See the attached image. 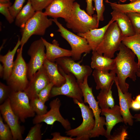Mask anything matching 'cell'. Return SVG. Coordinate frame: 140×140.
Instances as JSON below:
<instances>
[{
  "label": "cell",
  "instance_id": "obj_34",
  "mask_svg": "<svg viewBox=\"0 0 140 140\" xmlns=\"http://www.w3.org/2000/svg\"><path fill=\"white\" fill-rule=\"evenodd\" d=\"M11 5L12 3L10 2L6 3H0V12L4 16L10 24L13 23L14 19L9 10V7Z\"/></svg>",
  "mask_w": 140,
  "mask_h": 140
},
{
  "label": "cell",
  "instance_id": "obj_18",
  "mask_svg": "<svg viewBox=\"0 0 140 140\" xmlns=\"http://www.w3.org/2000/svg\"><path fill=\"white\" fill-rule=\"evenodd\" d=\"M101 115L105 117V125L106 127L105 136L109 140L111 136V132L114 126L119 123L124 122L123 120L121 112L120 106L115 105L111 108L101 110Z\"/></svg>",
  "mask_w": 140,
  "mask_h": 140
},
{
  "label": "cell",
  "instance_id": "obj_8",
  "mask_svg": "<svg viewBox=\"0 0 140 140\" xmlns=\"http://www.w3.org/2000/svg\"><path fill=\"white\" fill-rule=\"evenodd\" d=\"M53 20L58 28L57 31L70 45L72 53L71 57L75 61L79 60L82 54H87L90 53L92 49L85 38L68 30L58 21L57 18L53 19Z\"/></svg>",
  "mask_w": 140,
  "mask_h": 140
},
{
  "label": "cell",
  "instance_id": "obj_9",
  "mask_svg": "<svg viewBox=\"0 0 140 140\" xmlns=\"http://www.w3.org/2000/svg\"><path fill=\"white\" fill-rule=\"evenodd\" d=\"M60 73L66 79V82L60 87L54 86L51 91L50 98L64 95L83 102V93L75 76L71 73H66L59 68Z\"/></svg>",
  "mask_w": 140,
  "mask_h": 140
},
{
  "label": "cell",
  "instance_id": "obj_25",
  "mask_svg": "<svg viewBox=\"0 0 140 140\" xmlns=\"http://www.w3.org/2000/svg\"><path fill=\"white\" fill-rule=\"evenodd\" d=\"M20 43V40L19 38L15 46L12 50H9L4 55H0V61L2 63L4 69L3 78L6 81L11 74L14 62L13 61L14 57Z\"/></svg>",
  "mask_w": 140,
  "mask_h": 140
},
{
  "label": "cell",
  "instance_id": "obj_31",
  "mask_svg": "<svg viewBox=\"0 0 140 140\" xmlns=\"http://www.w3.org/2000/svg\"><path fill=\"white\" fill-rule=\"evenodd\" d=\"M0 115V140H13L12 134L9 125L3 122L2 116Z\"/></svg>",
  "mask_w": 140,
  "mask_h": 140
},
{
  "label": "cell",
  "instance_id": "obj_23",
  "mask_svg": "<svg viewBox=\"0 0 140 140\" xmlns=\"http://www.w3.org/2000/svg\"><path fill=\"white\" fill-rule=\"evenodd\" d=\"M115 64V58L105 57L96 51H92L90 64L92 68L109 72L114 69Z\"/></svg>",
  "mask_w": 140,
  "mask_h": 140
},
{
  "label": "cell",
  "instance_id": "obj_5",
  "mask_svg": "<svg viewBox=\"0 0 140 140\" xmlns=\"http://www.w3.org/2000/svg\"><path fill=\"white\" fill-rule=\"evenodd\" d=\"M123 37L116 22H114L107 28L102 41L95 51L105 57L112 58L115 52L119 51Z\"/></svg>",
  "mask_w": 140,
  "mask_h": 140
},
{
  "label": "cell",
  "instance_id": "obj_28",
  "mask_svg": "<svg viewBox=\"0 0 140 140\" xmlns=\"http://www.w3.org/2000/svg\"><path fill=\"white\" fill-rule=\"evenodd\" d=\"M108 3L113 10L125 13L132 12L140 13V0L126 4H120L116 2H112L108 0L105 1Z\"/></svg>",
  "mask_w": 140,
  "mask_h": 140
},
{
  "label": "cell",
  "instance_id": "obj_30",
  "mask_svg": "<svg viewBox=\"0 0 140 140\" xmlns=\"http://www.w3.org/2000/svg\"><path fill=\"white\" fill-rule=\"evenodd\" d=\"M30 104L32 109L37 115H44L48 111L47 106L38 97L30 100Z\"/></svg>",
  "mask_w": 140,
  "mask_h": 140
},
{
  "label": "cell",
  "instance_id": "obj_38",
  "mask_svg": "<svg viewBox=\"0 0 140 140\" xmlns=\"http://www.w3.org/2000/svg\"><path fill=\"white\" fill-rule=\"evenodd\" d=\"M12 90L8 85L0 82V103H3L9 97Z\"/></svg>",
  "mask_w": 140,
  "mask_h": 140
},
{
  "label": "cell",
  "instance_id": "obj_26",
  "mask_svg": "<svg viewBox=\"0 0 140 140\" xmlns=\"http://www.w3.org/2000/svg\"><path fill=\"white\" fill-rule=\"evenodd\" d=\"M36 11L29 0L23 7L15 18V23L17 26L23 28L26 23L34 15Z\"/></svg>",
  "mask_w": 140,
  "mask_h": 140
},
{
  "label": "cell",
  "instance_id": "obj_40",
  "mask_svg": "<svg viewBox=\"0 0 140 140\" xmlns=\"http://www.w3.org/2000/svg\"><path fill=\"white\" fill-rule=\"evenodd\" d=\"M25 1V0H15L13 4L9 7L10 13L14 19L23 8Z\"/></svg>",
  "mask_w": 140,
  "mask_h": 140
},
{
  "label": "cell",
  "instance_id": "obj_20",
  "mask_svg": "<svg viewBox=\"0 0 140 140\" xmlns=\"http://www.w3.org/2000/svg\"><path fill=\"white\" fill-rule=\"evenodd\" d=\"M46 49V59L53 62L58 58L64 57H71L72 53L71 50L62 48L59 46L58 41L55 39L51 43L45 39L41 37Z\"/></svg>",
  "mask_w": 140,
  "mask_h": 140
},
{
  "label": "cell",
  "instance_id": "obj_51",
  "mask_svg": "<svg viewBox=\"0 0 140 140\" xmlns=\"http://www.w3.org/2000/svg\"><path fill=\"white\" fill-rule=\"evenodd\" d=\"M74 1L75 0H73Z\"/></svg>",
  "mask_w": 140,
  "mask_h": 140
},
{
  "label": "cell",
  "instance_id": "obj_32",
  "mask_svg": "<svg viewBox=\"0 0 140 140\" xmlns=\"http://www.w3.org/2000/svg\"><path fill=\"white\" fill-rule=\"evenodd\" d=\"M37 123L31 127L24 140H41L42 138L41 128L42 124Z\"/></svg>",
  "mask_w": 140,
  "mask_h": 140
},
{
  "label": "cell",
  "instance_id": "obj_36",
  "mask_svg": "<svg viewBox=\"0 0 140 140\" xmlns=\"http://www.w3.org/2000/svg\"><path fill=\"white\" fill-rule=\"evenodd\" d=\"M54 86V83L50 82L38 94V98L44 103L48 100L51 91Z\"/></svg>",
  "mask_w": 140,
  "mask_h": 140
},
{
  "label": "cell",
  "instance_id": "obj_27",
  "mask_svg": "<svg viewBox=\"0 0 140 140\" xmlns=\"http://www.w3.org/2000/svg\"><path fill=\"white\" fill-rule=\"evenodd\" d=\"M122 43L131 50L137 56V64L140 66V33L135 34L129 36L123 37Z\"/></svg>",
  "mask_w": 140,
  "mask_h": 140
},
{
  "label": "cell",
  "instance_id": "obj_29",
  "mask_svg": "<svg viewBox=\"0 0 140 140\" xmlns=\"http://www.w3.org/2000/svg\"><path fill=\"white\" fill-rule=\"evenodd\" d=\"M111 89L101 90L97 96L99 106L101 110L111 108L115 106Z\"/></svg>",
  "mask_w": 140,
  "mask_h": 140
},
{
  "label": "cell",
  "instance_id": "obj_24",
  "mask_svg": "<svg viewBox=\"0 0 140 140\" xmlns=\"http://www.w3.org/2000/svg\"><path fill=\"white\" fill-rule=\"evenodd\" d=\"M43 67L50 82L53 83L54 86L60 87L65 82V78L60 72L56 62L46 59Z\"/></svg>",
  "mask_w": 140,
  "mask_h": 140
},
{
  "label": "cell",
  "instance_id": "obj_47",
  "mask_svg": "<svg viewBox=\"0 0 140 140\" xmlns=\"http://www.w3.org/2000/svg\"><path fill=\"white\" fill-rule=\"evenodd\" d=\"M10 0H0L1 3H6L10 2Z\"/></svg>",
  "mask_w": 140,
  "mask_h": 140
},
{
  "label": "cell",
  "instance_id": "obj_6",
  "mask_svg": "<svg viewBox=\"0 0 140 140\" xmlns=\"http://www.w3.org/2000/svg\"><path fill=\"white\" fill-rule=\"evenodd\" d=\"M47 16L42 11H36L22 28L20 47H23L32 36L45 34L46 29L52 25L53 22V19H49Z\"/></svg>",
  "mask_w": 140,
  "mask_h": 140
},
{
  "label": "cell",
  "instance_id": "obj_50",
  "mask_svg": "<svg viewBox=\"0 0 140 140\" xmlns=\"http://www.w3.org/2000/svg\"><path fill=\"white\" fill-rule=\"evenodd\" d=\"M129 0L130 1V2H132L136 1L137 0Z\"/></svg>",
  "mask_w": 140,
  "mask_h": 140
},
{
  "label": "cell",
  "instance_id": "obj_13",
  "mask_svg": "<svg viewBox=\"0 0 140 140\" xmlns=\"http://www.w3.org/2000/svg\"><path fill=\"white\" fill-rule=\"evenodd\" d=\"M61 103L60 99L57 98L51 101L49 104L50 109L45 114L36 115L33 120V123H37L44 122L49 125H53L56 121L60 122L67 130L71 129V124L67 119H64L60 112Z\"/></svg>",
  "mask_w": 140,
  "mask_h": 140
},
{
  "label": "cell",
  "instance_id": "obj_48",
  "mask_svg": "<svg viewBox=\"0 0 140 140\" xmlns=\"http://www.w3.org/2000/svg\"><path fill=\"white\" fill-rule=\"evenodd\" d=\"M136 75L138 77H140V66H139V68L136 73Z\"/></svg>",
  "mask_w": 140,
  "mask_h": 140
},
{
  "label": "cell",
  "instance_id": "obj_42",
  "mask_svg": "<svg viewBox=\"0 0 140 140\" xmlns=\"http://www.w3.org/2000/svg\"><path fill=\"white\" fill-rule=\"evenodd\" d=\"M86 1L87 4L86 12L89 15L92 16L95 10L94 7L93 5V0H86Z\"/></svg>",
  "mask_w": 140,
  "mask_h": 140
},
{
  "label": "cell",
  "instance_id": "obj_19",
  "mask_svg": "<svg viewBox=\"0 0 140 140\" xmlns=\"http://www.w3.org/2000/svg\"><path fill=\"white\" fill-rule=\"evenodd\" d=\"M114 22V21L111 19L107 25L101 28L91 29L85 33H77V35L85 38L92 51H95L102 41L107 28Z\"/></svg>",
  "mask_w": 140,
  "mask_h": 140
},
{
  "label": "cell",
  "instance_id": "obj_4",
  "mask_svg": "<svg viewBox=\"0 0 140 140\" xmlns=\"http://www.w3.org/2000/svg\"><path fill=\"white\" fill-rule=\"evenodd\" d=\"M23 48L20 47L17 50L16 58L11 74L6 81L12 91H24L29 82L27 77V64L22 56Z\"/></svg>",
  "mask_w": 140,
  "mask_h": 140
},
{
  "label": "cell",
  "instance_id": "obj_22",
  "mask_svg": "<svg viewBox=\"0 0 140 140\" xmlns=\"http://www.w3.org/2000/svg\"><path fill=\"white\" fill-rule=\"evenodd\" d=\"M111 15V19L116 22L123 37L135 34L131 21L126 13L113 10Z\"/></svg>",
  "mask_w": 140,
  "mask_h": 140
},
{
  "label": "cell",
  "instance_id": "obj_12",
  "mask_svg": "<svg viewBox=\"0 0 140 140\" xmlns=\"http://www.w3.org/2000/svg\"><path fill=\"white\" fill-rule=\"evenodd\" d=\"M82 61V59L76 62L72 58L64 57L56 59L55 61L58 67L65 73L74 75L79 84L83 82L85 78L88 77L92 72V68L89 66L80 65Z\"/></svg>",
  "mask_w": 140,
  "mask_h": 140
},
{
  "label": "cell",
  "instance_id": "obj_44",
  "mask_svg": "<svg viewBox=\"0 0 140 140\" xmlns=\"http://www.w3.org/2000/svg\"><path fill=\"white\" fill-rule=\"evenodd\" d=\"M4 72V67L1 64H0V76L2 78H3Z\"/></svg>",
  "mask_w": 140,
  "mask_h": 140
},
{
  "label": "cell",
  "instance_id": "obj_39",
  "mask_svg": "<svg viewBox=\"0 0 140 140\" xmlns=\"http://www.w3.org/2000/svg\"><path fill=\"white\" fill-rule=\"evenodd\" d=\"M35 11H42L51 3L53 0H29Z\"/></svg>",
  "mask_w": 140,
  "mask_h": 140
},
{
  "label": "cell",
  "instance_id": "obj_43",
  "mask_svg": "<svg viewBox=\"0 0 140 140\" xmlns=\"http://www.w3.org/2000/svg\"><path fill=\"white\" fill-rule=\"evenodd\" d=\"M131 108L135 110H140V103L135 99L132 100L131 104Z\"/></svg>",
  "mask_w": 140,
  "mask_h": 140
},
{
  "label": "cell",
  "instance_id": "obj_37",
  "mask_svg": "<svg viewBox=\"0 0 140 140\" xmlns=\"http://www.w3.org/2000/svg\"><path fill=\"white\" fill-rule=\"evenodd\" d=\"M94 3V8L97 13V20L100 21H103L104 19L103 13L105 9L103 0H93Z\"/></svg>",
  "mask_w": 140,
  "mask_h": 140
},
{
  "label": "cell",
  "instance_id": "obj_46",
  "mask_svg": "<svg viewBox=\"0 0 140 140\" xmlns=\"http://www.w3.org/2000/svg\"><path fill=\"white\" fill-rule=\"evenodd\" d=\"M135 99L140 103V94H139L137 96Z\"/></svg>",
  "mask_w": 140,
  "mask_h": 140
},
{
  "label": "cell",
  "instance_id": "obj_33",
  "mask_svg": "<svg viewBox=\"0 0 140 140\" xmlns=\"http://www.w3.org/2000/svg\"><path fill=\"white\" fill-rule=\"evenodd\" d=\"M126 13L131 21L135 33H140V13L130 12Z\"/></svg>",
  "mask_w": 140,
  "mask_h": 140
},
{
  "label": "cell",
  "instance_id": "obj_16",
  "mask_svg": "<svg viewBox=\"0 0 140 140\" xmlns=\"http://www.w3.org/2000/svg\"><path fill=\"white\" fill-rule=\"evenodd\" d=\"M50 82L43 67L38 70L30 80L26 88L24 91L30 100L38 97L40 92Z\"/></svg>",
  "mask_w": 140,
  "mask_h": 140
},
{
  "label": "cell",
  "instance_id": "obj_7",
  "mask_svg": "<svg viewBox=\"0 0 140 140\" xmlns=\"http://www.w3.org/2000/svg\"><path fill=\"white\" fill-rule=\"evenodd\" d=\"M73 101L80 109L83 121L78 127L67 130L65 132L67 135L71 137H76V140H88L95 125L93 113L89 106L85 105L84 102H80L75 99Z\"/></svg>",
  "mask_w": 140,
  "mask_h": 140
},
{
  "label": "cell",
  "instance_id": "obj_41",
  "mask_svg": "<svg viewBox=\"0 0 140 140\" xmlns=\"http://www.w3.org/2000/svg\"><path fill=\"white\" fill-rule=\"evenodd\" d=\"M51 135L53 138L51 139H46V140H76L75 138H73L72 137H68L62 136L61 135L59 132H55L52 133Z\"/></svg>",
  "mask_w": 140,
  "mask_h": 140
},
{
  "label": "cell",
  "instance_id": "obj_21",
  "mask_svg": "<svg viewBox=\"0 0 140 140\" xmlns=\"http://www.w3.org/2000/svg\"><path fill=\"white\" fill-rule=\"evenodd\" d=\"M116 74L113 70L104 71L94 69L92 75L96 84L97 90L111 88L116 77Z\"/></svg>",
  "mask_w": 140,
  "mask_h": 140
},
{
  "label": "cell",
  "instance_id": "obj_2",
  "mask_svg": "<svg viewBox=\"0 0 140 140\" xmlns=\"http://www.w3.org/2000/svg\"><path fill=\"white\" fill-rule=\"evenodd\" d=\"M66 22V27L77 33L97 28L99 24L97 14L90 16L76 2H74L71 16Z\"/></svg>",
  "mask_w": 140,
  "mask_h": 140
},
{
  "label": "cell",
  "instance_id": "obj_14",
  "mask_svg": "<svg viewBox=\"0 0 140 140\" xmlns=\"http://www.w3.org/2000/svg\"><path fill=\"white\" fill-rule=\"evenodd\" d=\"M0 111L3 120L11 129L13 140H23L24 128L20 125L19 118L11 108L9 98L0 105Z\"/></svg>",
  "mask_w": 140,
  "mask_h": 140
},
{
  "label": "cell",
  "instance_id": "obj_15",
  "mask_svg": "<svg viewBox=\"0 0 140 140\" xmlns=\"http://www.w3.org/2000/svg\"><path fill=\"white\" fill-rule=\"evenodd\" d=\"M74 2L73 0H53L44 13L53 18H63L66 22L71 16Z\"/></svg>",
  "mask_w": 140,
  "mask_h": 140
},
{
  "label": "cell",
  "instance_id": "obj_11",
  "mask_svg": "<svg viewBox=\"0 0 140 140\" xmlns=\"http://www.w3.org/2000/svg\"><path fill=\"white\" fill-rule=\"evenodd\" d=\"M45 46L41 38L33 42L27 51L30 58L27 66V77L29 80L33 77L36 72L42 68L46 59Z\"/></svg>",
  "mask_w": 140,
  "mask_h": 140
},
{
  "label": "cell",
  "instance_id": "obj_35",
  "mask_svg": "<svg viewBox=\"0 0 140 140\" xmlns=\"http://www.w3.org/2000/svg\"><path fill=\"white\" fill-rule=\"evenodd\" d=\"M127 128L124 125L117 129L111 135L109 140H125L128 135Z\"/></svg>",
  "mask_w": 140,
  "mask_h": 140
},
{
  "label": "cell",
  "instance_id": "obj_17",
  "mask_svg": "<svg viewBox=\"0 0 140 140\" xmlns=\"http://www.w3.org/2000/svg\"><path fill=\"white\" fill-rule=\"evenodd\" d=\"M114 81L117 88L119 106L123 120V123L126 125L128 124L129 125L132 126L134 123V116L132 115L130 111L133 100L132 94L128 92L125 93L122 92L118 85L116 76Z\"/></svg>",
  "mask_w": 140,
  "mask_h": 140
},
{
  "label": "cell",
  "instance_id": "obj_45",
  "mask_svg": "<svg viewBox=\"0 0 140 140\" xmlns=\"http://www.w3.org/2000/svg\"><path fill=\"white\" fill-rule=\"evenodd\" d=\"M133 116L134 119H135L136 121L140 122V113L136 114Z\"/></svg>",
  "mask_w": 140,
  "mask_h": 140
},
{
  "label": "cell",
  "instance_id": "obj_3",
  "mask_svg": "<svg viewBox=\"0 0 140 140\" xmlns=\"http://www.w3.org/2000/svg\"><path fill=\"white\" fill-rule=\"evenodd\" d=\"M88 77H86L83 82L79 85L83 93V102L89 104L93 113L95 120V125L91 132L90 138L98 137L100 135L105 136L106 130L104 127L105 125L106 118L100 116L101 110L99 108V102L96 100L94 96L92 88L88 85Z\"/></svg>",
  "mask_w": 140,
  "mask_h": 140
},
{
  "label": "cell",
  "instance_id": "obj_10",
  "mask_svg": "<svg viewBox=\"0 0 140 140\" xmlns=\"http://www.w3.org/2000/svg\"><path fill=\"white\" fill-rule=\"evenodd\" d=\"M9 98L11 108L21 122L24 123L26 119L35 116L29 97L24 91H12Z\"/></svg>",
  "mask_w": 140,
  "mask_h": 140
},
{
  "label": "cell",
  "instance_id": "obj_1",
  "mask_svg": "<svg viewBox=\"0 0 140 140\" xmlns=\"http://www.w3.org/2000/svg\"><path fill=\"white\" fill-rule=\"evenodd\" d=\"M119 52L115 58L113 70L117 74L119 87L123 93L128 92L129 85L126 82L128 78L134 81L136 80V73L139 67L135 62L136 55L130 48L121 43Z\"/></svg>",
  "mask_w": 140,
  "mask_h": 140
},
{
  "label": "cell",
  "instance_id": "obj_49",
  "mask_svg": "<svg viewBox=\"0 0 140 140\" xmlns=\"http://www.w3.org/2000/svg\"><path fill=\"white\" fill-rule=\"evenodd\" d=\"M120 1L122 2H126L127 0H119Z\"/></svg>",
  "mask_w": 140,
  "mask_h": 140
}]
</instances>
